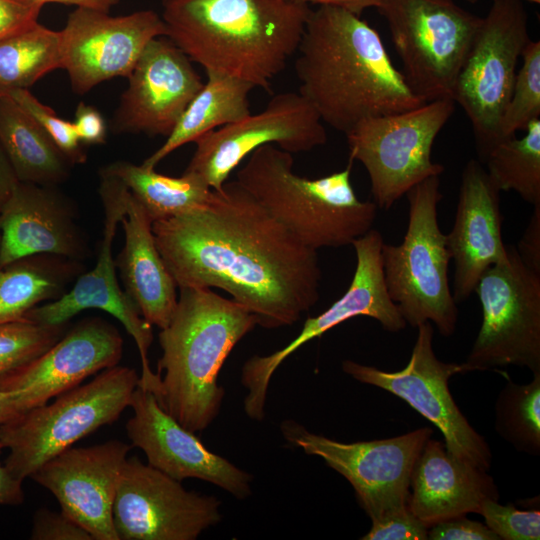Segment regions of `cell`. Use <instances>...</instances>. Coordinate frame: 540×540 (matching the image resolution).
Instances as JSON below:
<instances>
[{"mask_svg": "<svg viewBox=\"0 0 540 540\" xmlns=\"http://www.w3.org/2000/svg\"><path fill=\"white\" fill-rule=\"evenodd\" d=\"M178 288H219L266 329L290 326L320 298L317 250L306 246L236 180L210 201L152 223Z\"/></svg>", "mask_w": 540, "mask_h": 540, "instance_id": "cell-1", "label": "cell"}, {"mask_svg": "<svg viewBox=\"0 0 540 540\" xmlns=\"http://www.w3.org/2000/svg\"><path fill=\"white\" fill-rule=\"evenodd\" d=\"M296 52L299 93L323 123L344 134L364 119L425 103L393 65L379 33L347 10H311Z\"/></svg>", "mask_w": 540, "mask_h": 540, "instance_id": "cell-2", "label": "cell"}, {"mask_svg": "<svg viewBox=\"0 0 540 540\" xmlns=\"http://www.w3.org/2000/svg\"><path fill=\"white\" fill-rule=\"evenodd\" d=\"M310 12L292 0H162L161 18L166 37L205 71L270 91Z\"/></svg>", "mask_w": 540, "mask_h": 540, "instance_id": "cell-3", "label": "cell"}, {"mask_svg": "<svg viewBox=\"0 0 540 540\" xmlns=\"http://www.w3.org/2000/svg\"><path fill=\"white\" fill-rule=\"evenodd\" d=\"M168 325L159 333L162 355L156 397L187 430H205L218 416L224 388L220 370L238 342L257 326L256 317L211 288L183 287Z\"/></svg>", "mask_w": 540, "mask_h": 540, "instance_id": "cell-4", "label": "cell"}, {"mask_svg": "<svg viewBox=\"0 0 540 540\" xmlns=\"http://www.w3.org/2000/svg\"><path fill=\"white\" fill-rule=\"evenodd\" d=\"M247 158L236 181L306 246L351 245L372 229L378 207L357 197L353 161L341 171L309 179L293 171L292 154L276 145L259 147Z\"/></svg>", "mask_w": 540, "mask_h": 540, "instance_id": "cell-5", "label": "cell"}, {"mask_svg": "<svg viewBox=\"0 0 540 540\" xmlns=\"http://www.w3.org/2000/svg\"><path fill=\"white\" fill-rule=\"evenodd\" d=\"M405 195L409 218L403 241L383 243L381 249L387 291L406 324L417 328L432 322L448 337L456 329L458 308L448 280L451 257L446 235L437 220L442 199L439 176L422 180Z\"/></svg>", "mask_w": 540, "mask_h": 540, "instance_id": "cell-6", "label": "cell"}, {"mask_svg": "<svg viewBox=\"0 0 540 540\" xmlns=\"http://www.w3.org/2000/svg\"><path fill=\"white\" fill-rule=\"evenodd\" d=\"M139 375L113 366L92 381L34 407L0 426V442L9 454L4 465L17 479L30 477L42 464L104 425L130 406Z\"/></svg>", "mask_w": 540, "mask_h": 540, "instance_id": "cell-7", "label": "cell"}, {"mask_svg": "<svg viewBox=\"0 0 540 540\" xmlns=\"http://www.w3.org/2000/svg\"><path fill=\"white\" fill-rule=\"evenodd\" d=\"M403 66V77L423 102L451 99L453 89L482 18L454 0H382Z\"/></svg>", "mask_w": 540, "mask_h": 540, "instance_id": "cell-8", "label": "cell"}, {"mask_svg": "<svg viewBox=\"0 0 540 540\" xmlns=\"http://www.w3.org/2000/svg\"><path fill=\"white\" fill-rule=\"evenodd\" d=\"M455 109L451 99L359 122L346 135L349 160L366 169L374 203L390 209L407 191L444 167L432 161L437 135Z\"/></svg>", "mask_w": 540, "mask_h": 540, "instance_id": "cell-9", "label": "cell"}, {"mask_svg": "<svg viewBox=\"0 0 540 540\" xmlns=\"http://www.w3.org/2000/svg\"><path fill=\"white\" fill-rule=\"evenodd\" d=\"M522 0H492L458 73L453 101L465 111L484 160L501 141L500 121L530 41Z\"/></svg>", "mask_w": 540, "mask_h": 540, "instance_id": "cell-10", "label": "cell"}, {"mask_svg": "<svg viewBox=\"0 0 540 540\" xmlns=\"http://www.w3.org/2000/svg\"><path fill=\"white\" fill-rule=\"evenodd\" d=\"M474 291L482 323L464 362L468 372L508 365L540 371V273L507 245V256L484 271Z\"/></svg>", "mask_w": 540, "mask_h": 540, "instance_id": "cell-11", "label": "cell"}, {"mask_svg": "<svg viewBox=\"0 0 540 540\" xmlns=\"http://www.w3.org/2000/svg\"><path fill=\"white\" fill-rule=\"evenodd\" d=\"M280 430L288 443L320 457L346 478L372 522L408 509L411 472L433 434L430 427H422L393 438L344 443L310 432L294 420L283 421Z\"/></svg>", "mask_w": 540, "mask_h": 540, "instance_id": "cell-12", "label": "cell"}, {"mask_svg": "<svg viewBox=\"0 0 540 540\" xmlns=\"http://www.w3.org/2000/svg\"><path fill=\"white\" fill-rule=\"evenodd\" d=\"M433 334L430 322L417 326L410 360L400 371L387 372L353 360H344L342 370L361 383L379 387L407 402L440 430L453 457L488 471L490 447L460 411L449 390V379L468 369L464 363L439 360L433 349Z\"/></svg>", "mask_w": 540, "mask_h": 540, "instance_id": "cell-13", "label": "cell"}, {"mask_svg": "<svg viewBox=\"0 0 540 540\" xmlns=\"http://www.w3.org/2000/svg\"><path fill=\"white\" fill-rule=\"evenodd\" d=\"M383 237L371 229L351 244L356 254V267L347 291L328 309L309 317L300 333L285 347L265 356L254 355L245 361L241 383L248 390L243 407L246 415L261 421L270 380L279 366L307 342L321 337L335 326L358 316L377 320L383 329L398 332L406 327L397 305L391 300L385 284L381 249Z\"/></svg>", "mask_w": 540, "mask_h": 540, "instance_id": "cell-14", "label": "cell"}, {"mask_svg": "<svg viewBox=\"0 0 540 540\" xmlns=\"http://www.w3.org/2000/svg\"><path fill=\"white\" fill-rule=\"evenodd\" d=\"M99 194L104 209L101 248L94 267L80 275L74 285L52 302L36 306L25 317L45 325H61L87 309L111 314L133 338L141 360L140 387L157 395L161 377L150 367L148 352L153 341L152 325L141 315L116 278L112 244L125 212L129 189L118 178L100 172Z\"/></svg>", "mask_w": 540, "mask_h": 540, "instance_id": "cell-15", "label": "cell"}, {"mask_svg": "<svg viewBox=\"0 0 540 540\" xmlns=\"http://www.w3.org/2000/svg\"><path fill=\"white\" fill-rule=\"evenodd\" d=\"M220 506L132 456L120 471L113 525L119 540H195L222 520Z\"/></svg>", "mask_w": 540, "mask_h": 540, "instance_id": "cell-16", "label": "cell"}, {"mask_svg": "<svg viewBox=\"0 0 540 540\" xmlns=\"http://www.w3.org/2000/svg\"><path fill=\"white\" fill-rule=\"evenodd\" d=\"M327 142L323 122L299 92L275 95L257 114L209 131L195 140L185 171L201 176L215 191L254 150L267 144L293 153L308 152Z\"/></svg>", "mask_w": 540, "mask_h": 540, "instance_id": "cell-17", "label": "cell"}, {"mask_svg": "<svg viewBox=\"0 0 540 540\" xmlns=\"http://www.w3.org/2000/svg\"><path fill=\"white\" fill-rule=\"evenodd\" d=\"M60 33L61 69L85 94L115 77H128L147 44L167 35L161 15L140 10L125 16L77 7Z\"/></svg>", "mask_w": 540, "mask_h": 540, "instance_id": "cell-18", "label": "cell"}, {"mask_svg": "<svg viewBox=\"0 0 540 540\" xmlns=\"http://www.w3.org/2000/svg\"><path fill=\"white\" fill-rule=\"evenodd\" d=\"M127 78L111 121L114 133L167 137L204 84L189 57L165 36L147 44Z\"/></svg>", "mask_w": 540, "mask_h": 540, "instance_id": "cell-19", "label": "cell"}, {"mask_svg": "<svg viewBox=\"0 0 540 540\" xmlns=\"http://www.w3.org/2000/svg\"><path fill=\"white\" fill-rule=\"evenodd\" d=\"M131 448L120 440L70 447L30 477L49 490L61 511L93 540H119L113 525V504L120 471Z\"/></svg>", "mask_w": 540, "mask_h": 540, "instance_id": "cell-20", "label": "cell"}, {"mask_svg": "<svg viewBox=\"0 0 540 540\" xmlns=\"http://www.w3.org/2000/svg\"><path fill=\"white\" fill-rule=\"evenodd\" d=\"M126 423L132 446L140 448L148 464L182 482L196 478L227 491L237 499L251 494L252 475L206 448L195 433L165 412L155 395L140 387L134 390Z\"/></svg>", "mask_w": 540, "mask_h": 540, "instance_id": "cell-21", "label": "cell"}, {"mask_svg": "<svg viewBox=\"0 0 540 540\" xmlns=\"http://www.w3.org/2000/svg\"><path fill=\"white\" fill-rule=\"evenodd\" d=\"M122 354L123 338L112 324L85 319L43 354L0 377V391L24 390L30 410L118 365Z\"/></svg>", "mask_w": 540, "mask_h": 540, "instance_id": "cell-22", "label": "cell"}, {"mask_svg": "<svg viewBox=\"0 0 540 540\" xmlns=\"http://www.w3.org/2000/svg\"><path fill=\"white\" fill-rule=\"evenodd\" d=\"M54 186L20 182L0 210V267L33 255L79 261L86 243L76 215Z\"/></svg>", "mask_w": 540, "mask_h": 540, "instance_id": "cell-23", "label": "cell"}, {"mask_svg": "<svg viewBox=\"0 0 540 540\" xmlns=\"http://www.w3.org/2000/svg\"><path fill=\"white\" fill-rule=\"evenodd\" d=\"M446 246L454 261L453 297L466 300L481 275L507 256L502 239L500 190L486 169L470 160L461 175L459 199Z\"/></svg>", "mask_w": 540, "mask_h": 540, "instance_id": "cell-24", "label": "cell"}, {"mask_svg": "<svg viewBox=\"0 0 540 540\" xmlns=\"http://www.w3.org/2000/svg\"><path fill=\"white\" fill-rule=\"evenodd\" d=\"M487 472L458 460L444 442L429 438L411 472L407 507L428 528L477 513L486 499H499Z\"/></svg>", "mask_w": 540, "mask_h": 540, "instance_id": "cell-25", "label": "cell"}, {"mask_svg": "<svg viewBox=\"0 0 540 540\" xmlns=\"http://www.w3.org/2000/svg\"><path fill=\"white\" fill-rule=\"evenodd\" d=\"M120 224L125 241L116 266L124 291L148 323L163 329L174 313L178 286L156 246L152 222L131 192Z\"/></svg>", "mask_w": 540, "mask_h": 540, "instance_id": "cell-26", "label": "cell"}, {"mask_svg": "<svg viewBox=\"0 0 540 540\" xmlns=\"http://www.w3.org/2000/svg\"><path fill=\"white\" fill-rule=\"evenodd\" d=\"M207 81L187 106L166 141L142 163L155 168L179 147L205 133L236 122L250 113L253 84L216 71H205Z\"/></svg>", "mask_w": 540, "mask_h": 540, "instance_id": "cell-27", "label": "cell"}, {"mask_svg": "<svg viewBox=\"0 0 540 540\" xmlns=\"http://www.w3.org/2000/svg\"><path fill=\"white\" fill-rule=\"evenodd\" d=\"M0 144L20 182L55 186L72 163L45 130L10 97L0 95Z\"/></svg>", "mask_w": 540, "mask_h": 540, "instance_id": "cell-28", "label": "cell"}, {"mask_svg": "<svg viewBox=\"0 0 540 540\" xmlns=\"http://www.w3.org/2000/svg\"><path fill=\"white\" fill-rule=\"evenodd\" d=\"M79 261L33 255L0 267V323L19 320L39 303L65 293Z\"/></svg>", "mask_w": 540, "mask_h": 540, "instance_id": "cell-29", "label": "cell"}, {"mask_svg": "<svg viewBox=\"0 0 540 540\" xmlns=\"http://www.w3.org/2000/svg\"><path fill=\"white\" fill-rule=\"evenodd\" d=\"M100 172L122 181L152 223L202 207L213 194V189L206 181L190 171H185L180 177H171L142 164L116 161Z\"/></svg>", "mask_w": 540, "mask_h": 540, "instance_id": "cell-30", "label": "cell"}, {"mask_svg": "<svg viewBox=\"0 0 540 540\" xmlns=\"http://www.w3.org/2000/svg\"><path fill=\"white\" fill-rule=\"evenodd\" d=\"M61 68L60 33L38 22L0 41V95L28 89Z\"/></svg>", "mask_w": 540, "mask_h": 540, "instance_id": "cell-31", "label": "cell"}, {"mask_svg": "<svg viewBox=\"0 0 540 540\" xmlns=\"http://www.w3.org/2000/svg\"><path fill=\"white\" fill-rule=\"evenodd\" d=\"M523 137L494 145L484 158L487 173L500 191H515L533 206L540 204V118L532 120Z\"/></svg>", "mask_w": 540, "mask_h": 540, "instance_id": "cell-32", "label": "cell"}, {"mask_svg": "<svg viewBox=\"0 0 540 540\" xmlns=\"http://www.w3.org/2000/svg\"><path fill=\"white\" fill-rule=\"evenodd\" d=\"M496 432L516 450L540 455V371L531 382H508L494 407Z\"/></svg>", "mask_w": 540, "mask_h": 540, "instance_id": "cell-33", "label": "cell"}, {"mask_svg": "<svg viewBox=\"0 0 540 540\" xmlns=\"http://www.w3.org/2000/svg\"><path fill=\"white\" fill-rule=\"evenodd\" d=\"M521 58L522 65L500 121L501 141L540 118V42L530 40Z\"/></svg>", "mask_w": 540, "mask_h": 540, "instance_id": "cell-34", "label": "cell"}, {"mask_svg": "<svg viewBox=\"0 0 540 540\" xmlns=\"http://www.w3.org/2000/svg\"><path fill=\"white\" fill-rule=\"evenodd\" d=\"M65 330L66 324L45 325L26 317L0 323V377L43 354Z\"/></svg>", "mask_w": 540, "mask_h": 540, "instance_id": "cell-35", "label": "cell"}, {"mask_svg": "<svg viewBox=\"0 0 540 540\" xmlns=\"http://www.w3.org/2000/svg\"><path fill=\"white\" fill-rule=\"evenodd\" d=\"M28 113L51 137L72 164H82L86 154L76 134L73 122L60 118L50 107L42 104L28 89L5 94Z\"/></svg>", "mask_w": 540, "mask_h": 540, "instance_id": "cell-36", "label": "cell"}, {"mask_svg": "<svg viewBox=\"0 0 540 540\" xmlns=\"http://www.w3.org/2000/svg\"><path fill=\"white\" fill-rule=\"evenodd\" d=\"M485 525L503 540H539L540 511L519 510L514 505H502L486 499L478 509Z\"/></svg>", "mask_w": 540, "mask_h": 540, "instance_id": "cell-37", "label": "cell"}, {"mask_svg": "<svg viewBox=\"0 0 540 540\" xmlns=\"http://www.w3.org/2000/svg\"><path fill=\"white\" fill-rule=\"evenodd\" d=\"M428 527L409 509L382 517L372 522V527L362 540H426Z\"/></svg>", "mask_w": 540, "mask_h": 540, "instance_id": "cell-38", "label": "cell"}, {"mask_svg": "<svg viewBox=\"0 0 540 540\" xmlns=\"http://www.w3.org/2000/svg\"><path fill=\"white\" fill-rule=\"evenodd\" d=\"M32 540H93L79 524L65 515L47 508L37 510L33 517Z\"/></svg>", "mask_w": 540, "mask_h": 540, "instance_id": "cell-39", "label": "cell"}, {"mask_svg": "<svg viewBox=\"0 0 540 540\" xmlns=\"http://www.w3.org/2000/svg\"><path fill=\"white\" fill-rule=\"evenodd\" d=\"M42 7L33 0H0V41L37 23Z\"/></svg>", "mask_w": 540, "mask_h": 540, "instance_id": "cell-40", "label": "cell"}, {"mask_svg": "<svg viewBox=\"0 0 540 540\" xmlns=\"http://www.w3.org/2000/svg\"><path fill=\"white\" fill-rule=\"evenodd\" d=\"M430 540H500L486 525L460 516L438 522L428 529Z\"/></svg>", "mask_w": 540, "mask_h": 540, "instance_id": "cell-41", "label": "cell"}, {"mask_svg": "<svg viewBox=\"0 0 540 540\" xmlns=\"http://www.w3.org/2000/svg\"><path fill=\"white\" fill-rule=\"evenodd\" d=\"M73 125L82 144H101L105 142L107 127L101 113L93 106L78 104Z\"/></svg>", "mask_w": 540, "mask_h": 540, "instance_id": "cell-42", "label": "cell"}, {"mask_svg": "<svg viewBox=\"0 0 540 540\" xmlns=\"http://www.w3.org/2000/svg\"><path fill=\"white\" fill-rule=\"evenodd\" d=\"M515 248L522 262L540 273V204L534 205L527 228Z\"/></svg>", "mask_w": 540, "mask_h": 540, "instance_id": "cell-43", "label": "cell"}, {"mask_svg": "<svg viewBox=\"0 0 540 540\" xmlns=\"http://www.w3.org/2000/svg\"><path fill=\"white\" fill-rule=\"evenodd\" d=\"M4 446L0 442V453ZM24 501L22 481L15 478L0 462V505H20Z\"/></svg>", "mask_w": 540, "mask_h": 540, "instance_id": "cell-44", "label": "cell"}, {"mask_svg": "<svg viewBox=\"0 0 540 540\" xmlns=\"http://www.w3.org/2000/svg\"><path fill=\"white\" fill-rule=\"evenodd\" d=\"M28 410L24 390L0 391V426Z\"/></svg>", "mask_w": 540, "mask_h": 540, "instance_id": "cell-45", "label": "cell"}, {"mask_svg": "<svg viewBox=\"0 0 540 540\" xmlns=\"http://www.w3.org/2000/svg\"><path fill=\"white\" fill-rule=\"evenodd\" d=\"M302 3H313L319 6H332L347 10L358 16L368 8H378L382 0H292Z\"/></svg>", "mask_w": 540, "mask_h": 540, "instance_id": "cell-46", "label": "cell"}, {"mask_svg": "<svg viewBox=\"0 0 540 540\" xmlns=\"http://www.w3.org/2000/svg\"><path fill=\"white\" fill-rule=\"evenodd\" d=\"M17 183L18 179L0 144V210Z\"/></svg>", "mask_w": 540, "mask_h": 540, "instance_id": "cell-47", "label": "cell"}, {"mask_svg": "<svg viewBox=\"0 0 540 540\" xmlns=\"http://www.w3.org/2000/svg\"><path fill=\"white\" fill-rule=\"evenodd\" d=\"M43 6L48 3H57L64 5H73L80 8L95 9L103 12H109L110 9L117 5L120 0H33Z\"/></svg>", "mask_w": 540, "mask_h": 540, "instance_id": "cell-48", "label": "cell"}, {"mask_svg": "<svg viewBox=\"0 0 540 540\" xmlns=\"http://www.w3.org/2000/svg\"><path fill=\"white\" fill-rule=\"evenodd\" d=\"M463 1L474 4V3H477L479 0H463Z\"/></svg>", "mask_w": 540, "mask_h": 540, "instance_id": "cell-49", "label": "cell"}, {"mask_svg": "<svg viewBox=\"0 0 540 540\" xmlns=\"http://www.w3.org/2000/svg\"><path fill=\"white\" fill-rule=\"evenodd\" d=\"M525 1L533 2V3H537V4L540 3V0H525Z\"/></svg>", "mask_w": 540, "mask_h": 540, "instance_id": "cell-50", "label": "cell"}]
</instances>
